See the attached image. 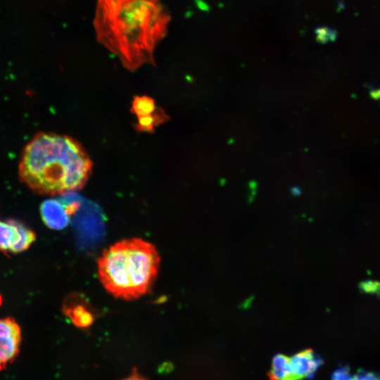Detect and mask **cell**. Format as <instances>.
<instances>
[{"mask_svg": "<svg viewBox=\"0 0 380 380\" xmlns=\"http://www.w3.org/2000/svg\"><path fill=\"white\" fill-rule=\"evenodd\" d=\"M169 22L161 0H119L110 6H96L93 23L99 43L125 68L134 70L154 63L156 48Z\"/></svg>", "mask_w": 380, "mask_h": 380, "instance_id": "cell-1", "label": "cell"}, {"mask_svg": "<svg viewBox=\"0 0 380 380\" xmlns=\"http://www.w3.org/2000/svg\"><path fill=\"white\" fill-rule=\"evenodd\" d=\"M91 165L87 153L72 138L39 132L25 147L18 170L21 180L34 192L53 196L81 189Z\"/></svg>", "mask_w": 380, "mask_h": 380, "instance_id": "cell-2", "label": "cell"}, {"mask_svg": "<svg viewBox=\"0 0 380 380\" xmlns=\"http://www.w3.org/2000/svg\"><path fill=\"white\" fill-rule=\"evenodd\" d=\"M160 262L152 243L139 238L124 239L103 251L99 258L98 277L115 298L132 300L151 291Z\"/></svg>", "mask_w": 380, "mask_h": 380, "instance_id": "cell-3", "label": "cell"}, {"mask_svg": "<svg viewBox=\"0 0 380 380\" xmlns=\"http://www.w3.org/2000/svg\"><path fill=\"white\" fill-rule=\"evenodd\" d=\"M64 195V201L46 199L40 205L42 218L50 229L61 230L66 227L70 221V215L80 206L76 193L70 191Z\"/></svg>", "mask_w": 380, "mask_h": 380, "instance_id": "cell-4", "label": "cell"}, {"mask_svg": "<svg viewBox=\"0 0 380 380\" xmlns=\"http://www.w3.org/2000/svg\"><path fill=\"white\" fill-rule=\"evenodd\" d=\"M36 235L20 222L9 220L0 222V251L20 253L34 241Z\"/></svg>", "mask_w": 380, "mask_h": 380, "instance_id": "cell-5", "label": "cell"}, {"mask_svg": "<svg viewBox=\"0 0 380 380\" xmlns=\"http://www.w3.org/2000/svg\"><path fill=\"white\" fill-rule=\"evenodd\" d=\"M21 339L20 327L13 318L0 319V371L18 356Z\"/></svg>", "mask_w": 380, "mask_h": 380, "instance_id": "cell-6", "label": "cell"}, {"mask_svg": "<svg viewBox=\"0 0 380 380\" xmlns=\"http://www.w3.org/2000/svg\"><path fill=\"white\" fill-rule=\"evenodd\" d=\"M132 111L138 120L137 127L141 131L152 132L156 126L164 122L167 116L150 97L135 96L132 102Z\"/></svg>", "mask_w": 380, "mask_h": 380, "instance_id": "cell-7", "label": "cell"}, {"mask_svg": "<svg viewBox=\"0 0 380 380\" xmlns=\"http://www.w3.org/2000/svg\"><path fill=\"white\" fill-rule=\"evenodd\" d=\"M322 363V359L311 349L302 350L291 357L287 356L286 379L301 380L311 377Z\"/></svg>", "mask_w": 380, "mask_h": 380, "instance_id": "cell-8", "label": "cell"}, {"mask_svg": "<svg viewBox=\"0 0 380 380\" xmlns=\"http://www.w3.org/2000/svg\"><path fill=\"white\" fill-rule=\"evenodd\" d=\"M63 311L75 326L81 328L89 327L95 318L89 306L82 300H73L72 298L64 304Z\"/></svg>", "mask_w": 380, "mask_h": 380, "instance_id": "cell-9", "label": "cell"}, {"mask_svg": "<svg viewBox=\"0 0 380 380\" xmlns=\"http://www.w3.org/2000/svg\"><path fill=\"white\" fill-rule=\"evenodd\" d=\"M362 291L369 293H380V283L377 281H367L360 284Z\"/></svg>", "mask_w": 380, "mask_h": 380, "instance_id": "cell-10", "label": "cell"}, {"mask_svg": "<svg viewBox=\"0 0 380 380\" xmlns=\"http://www.w3.org/2000/svg\"><path fill=\"white\" fill-rule=\"evenodd\" d=\"M122 380H148L141 376L137 370V369H134L130 376L128 377L122 379Z\"/></svg>", "mask_w": 380, "mask_h": 380, "instance_id": "cell-11", "label": "cell"}, {"mask_svg": "<svg viewBox=\"0 0 380 380\" xmlns=\"http://www.w3.org/2000/svg\"><path fill=\"white\" fill-rule=\"evenodd\" d=\"M331 32V29L328 27H317L315 29V32L317 34V35H322L327 37L329 39V35Z\"/></svg>", "mask_w": 380, "mask_h": 380, "instance_id": "cell-12", "label": "cell"}, {"mask_svg": "<svg viewBox=\"0 0 380 380\" xmlns=\"http://www.w3.org/2000/svg\"><path fill=\"white\" fill-rule=\"evenodd\" d=\"M316 39L318 42L321 44H325L329 41V39L327 37L322 36V35H317L316 37Z\"/></svg>", "mask_w": 380, "mask_h": 380, "instance_id": "cell-13", "label": "cell"}, {"mask_svg": "<svg viewBox=\"0 0 380 380\" xmlns=\"http://www.w3.org/2000/svg\"><path fill=\"white\" fill-rule=\"evenodd\" d=\"M1 300H2V299H1V296H0V305H1Z\"/></svg>", "mask_w": 380, "mask_h": 380, "instance_id": "cell-14", "label": "cell"}]
</instances>
